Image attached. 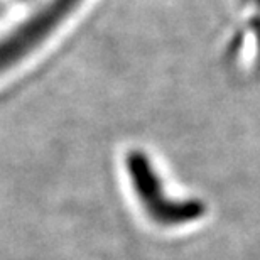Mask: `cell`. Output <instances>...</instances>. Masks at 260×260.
Wrapping results in <instances>:
<instances>
[{
    "mask_svg": "<svg viewBox=\"0 0 260 260\" xmlns=\"http://www.w3.org/2000/svg\"><path fill=\"white\" fill-rule=\"evenodd\" d=\"M127 171L140 206L154 223L160 226H181L205 216L206 206L200 200H176L169 196L155 166L142 150L128 152Z\"/></svg>",
    "mask_w": 260,
    "mask_h": 260,
    "instance_id": "1",
    "label": "cell"
},
{
    "mask_svg": "<svg viewBox=\"0 0 260 260\" xmlns=\"http://www.w3.org/2000/svg\"><path fill=\"white\" fill-rule=\"evenodd\" d=\"M248 2H250V4H255V5H258V7H260V0H248Z\"/></svg>",
    "mask_w": 260,
    "mask_h": 260,
    "instance_id": "2",
    "label": "cell"
}]
</instances>
